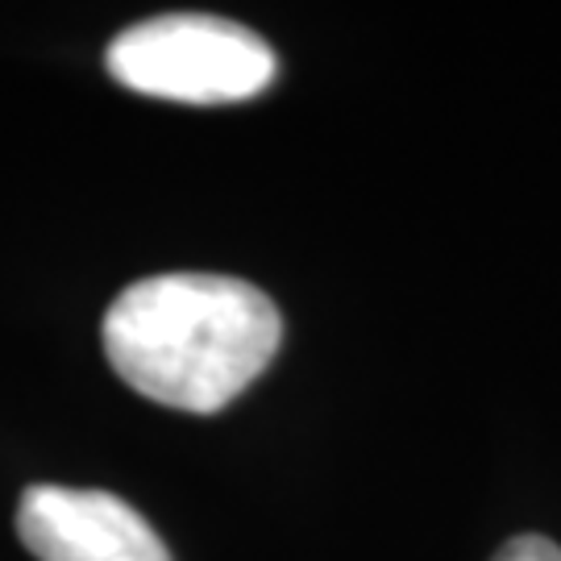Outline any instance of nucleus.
<instances>
[{
	"label": "nucleus",
	"mask_w": 561,
	"mask_h": 561,
	"mask_svg": "<svg viewBox=\"0 0 561 561\" xmlns=\"http://www.w3.org/2000/svg\"><path fill=\"white\" fill-rule=\"evenodd\" d=\"M495 561H561V549L549 537H516L495 553Z\"/></svg>",
	"instance_id": "4"
},
{
	"label": "nucleus",
	"mask_w": 561,
	"mask_h": 561,
	"mask_svg": "<svg viewBox=\"0 0 561 561\" xmlns=\"http://www.w3.org/2000/svg\"><path fill=\"white\" fill-rule=\"evenodd\" d=\"M108 76L141 96L183 104H233L275 80V50L250 25L213 13H162L108 46Z\"/></svg>",
	"instance_id": "2"
},
{
	"label": "nucleus",
	"mask_w": 561,
	"mask_h": 561,
	"mask_svg": "<svg viewBox=\"0 0 561 561\" xmlns=\"http://www.w3.org/2000/svg\"><path fill=\"white\" fill-rule=\"evenodd\" d=\"M108 366L138 396L180 412H221L271 366L283 317L266 291L233 275H150L104 312Z\"/></svg>",
	"instance_id": "1"
},
{
	"label": "nucleus",
	"mask_w": 561,
	"mask_h": 561,
	"mask_svg": "<svg viewBox=\"0 0 561 561\" xmlns=\"http://www.w3.org/2000/svg\"><path fill=\"white\" fill-rule=\"evenodd\" d=\"M18 533L38 561H171L167 541L138 507L88 486H30Z\"/></svg>",
	"instance_id": "3"
}]
</instances>
